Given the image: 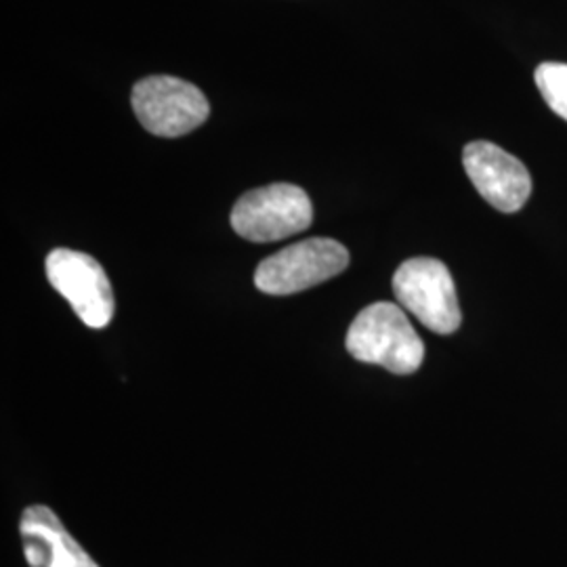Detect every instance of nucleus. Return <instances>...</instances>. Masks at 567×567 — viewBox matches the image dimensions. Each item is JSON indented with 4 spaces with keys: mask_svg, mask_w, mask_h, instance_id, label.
I'll use <instances>...</instances> for the list:
<instances>
[{
    "mask_svg": "<svg viewBox=\"0 0 567 567\" xmlns=\"http://www.w3.org/2000/svg\"><path fill=\"white\" fill-rule=\"evenodd\" d=\"M463 164L480 196L501 213L522 210L532 196V177L526 164L494 143H468Z\"/></svg>",
    "mask_w": 567,
    "mask_h": 567,
    "instance_id": "7",
    "label": "nucleus"
},
{
    "mask_svg": "<svg viewBox=\"0 0 567 567\" xmlns=\"http://www.w3.org/2000/svg\"><path fill=\"white\" fill-rule=\"evenodd\" d=\"M398 305L435 334H454L461 322V305L452 274L440 259L414 257L393 274Z\"/></svg>",
    "mask_w": 567,
    "mask_h": 567,
    "instance_id": "3",
    "label": "nucleus"
},
{
    "mask_svg": "<svg viewBox=\"0 0 567 567\" xmlns=\"http://www.w3.org/2000/svg\"><path fill=\"white\" fill-rule=\"evenodd\" d=\"M534 79L548 107L567 121V63L545 61L536 68Z\"/></svg>",
    "mask_w": 567,
    "mask_h": 567,
    "instance_id": "9",
    "label": "nucleus"
},
{
    "mask_svg": "<svg viewBox=\"0 0 567 567\" xmlns=\"http://www.w3.org/2000/svg\"><path fill=\"white\" fill-rule=\"evenodd\" d=\"M347 351L364 364L383 365L393 374H414L425 360V344L400 305H368L347 332Z\"/></svg>",
    "mask_w": 567,
    "mask_h": 567,
    "instance_id": "1",
    "label": "nucleus"
},
{
    "mask_svg": "<svg viewBox=\"0 0 567 567\" xmlns=\"http://www.w3.org/2000/svg\"><path fill=\"white\" fill-rule=\"evenodd\" d=\"M313 224V204L292 183H271L246 192L231 210L234 231L250 243H278Z\"/></svg>",
    "mask_w": 567,
    "mask_h": 567,
    "instance_id": "2",
    "label": "nucleus"
},
{
    "mask_svg": "<svg viewBox=\"0 0 567 567\" xmlns=\"http://www.w3.org/2000/svg\"><path fill=\"white\" fill-rule=\"evenodd\" d=\"M47 278L89 328L112 322L114 292L97 259L81 250L55 248L47 257Z\"/></svg>",
    "mask_w": 567,
    "mask_h": 567,
    "instance_id": "6",
    "label": "nucleus"
},
{
    "mask_svg": "<svg viewBox=\"0 0 567 567\" xmlns=\"http://www.w3.org/2000/svg\"><path fill=\"white\" fill-rule=\"evenodd\" d=\"M20 534L30 567H100L44 505L23 511Z\"/></svg>",
    "mask_w": 567,
    "mask_h": 567,
    "instance_id": "8",
    "label": "nucleus"
},
{
    "mask_svg": "<svg viewBox=\"0 0 567 567\" xmlns=\"http://www.w3.org/2000/svg\"><path fill=\"white\" fill-rule=\"evenodd\" d=\"M131 103L143 128L156 137H183L210 116V103L192 82L147 76L133 86Z\"/></svg>",
    "mask_w": 567,
    "mask_h": 567,
    "instance_id": "5",
    "label": "nucleus"
},
{
    "mask_svg": "<svg viewBox=\"0 0 567 567\" xmlns=\"http://www.w3.org/2000/svg\"><path fill=\"white\" fill-rule=\"evenodd\" d=\"M349 265V250L332 238H309L286 246L267 257L255 271V286L274 297L303 292L318 284L343 274Z\"/></svg>",
    "mask_w": 567,
    "mask_h": 567,
    "instance_id": "4",
    "label": "nucleus"
}]
</instances>
